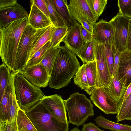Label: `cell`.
I'll return each instance as SVG.
<instances>
[{
	"label": "cell",
	"instance_id": "cell-14",
	"mask_svg": "<svg viewBox=\"0 0 131 131\" xmlns=\"http://www.w3.org/2000/svg\"><path fill=\"white\" fill-rule=\"evenodd\" d=\"M28 15L25 8L17 2L0 9V28L13 21L28 18Z\"/></svg>",
	"mask_w": 131,
	"mask_h": 131
},
{
	"label": "cell",
	"instance_id": "cell-12",
	"mask_svg": "<svg viewBox=\"0 0 131 131\" xmlns=\"http://www.w3.org/2000/svg\"><path fill=\"white\" fill-rule=\"evenodd\" d=\"M41 101L56 119L63 123H69L64 100L61 96L55 94L46 96Z\"/></svg>",
	"mask_w": 131,
	"mask_h": 131
},
{
	"label": "cell",
	"instance_id": "cell-26",
	"mask_svg": "<svg viewBox=\"0 0 131 131\" xmlns=\"http://www.w3.org/2000/svg\"><path fill=\"white\" fill-rule=\"evenodd\" d=\"M18 131H37L25 111L19 108L17 116Z\"/></svg>",
	"mask_w": 131,
	"mask_h": 131
},
{
	"label": "cell",
	"instance_id": "cell-16",
	"mask_svg": "<svg viewBox=\"0 0 131 131\" xmlns=\"http://www.w3.org/2000/svg\"><path fill=\"white\" fill-rule=\"evenodd\" d=\"M80 25L77 21L69 28L67 35L62 41L68 49L75 54L81 50L85 43L81 36Z\"/></svg>",
	"mask_w": 131,
	"mask_h": 131
},
{
	"label": "cell",
	"instance_id": "cell-15",
	"mask_svg": "<svg viewBox=\"0 0 131 131\" xmlns=\"http://www.w3.org/2000/svg\"><path fill=\"white\" fill-rule=\"evenodd\" d=\"M126 79L117 73L113 76L107 85L101 88L114 100L119 103L126 91L127 86Z\"/></svg>",
	"mask_w": 131,
	"mask_h": 131
},
{
	"label": "cell",
	"instance_id": "cell-28",
	"mask_svg": "<svg viewBox=\"0 0 131 131\" xmlns=\"http://www.w3.org/2000/svg\"><path fill=\"white\" fill-rule=\"evenodd\" d=\"M45 1L48 7L50 19L55 27L67 26L57 11L52 0H45Z\"/></svg>",
	"mask_w": 131,
	"mask_h": 131
},
{
	"label": "cell",
	"instance_id": "cell-38",
	"mask_svg": "<svg viewBox=\"0 0 131 131\" xmlns=\"http://www.w3.org/2000/svg\"><path fill=\"white\" fill-rule=\"evenodd\" d=\"M31 4L35 5L40 11L50 19L48 7L45 0H32Z\"/></svg>",
	"mask_w": 131,
	"mask_h": 131
},
{
	"label": "cell",
	"instance_id": "cell-45",
	"mask_svg": "<svg viewBox=\"0 0 131 131\" xmlns=\"http://www.w3.org/2000/svg\"><path fill=\"white\" fill-rule=\"evenodd\" d=\"M131 93V83L129 85L127 86L126 91L124 94V95L121 101L120 102L119 106L120 107L122 103L124 102L125 100L127 99L129 95Z\"/></svg>",
	"mask_w": 131,
	"mask_h": 131
},
{
	"label": "cell",
	"instance_id": "cell-40",
	"mask_svg": "<svg viewBox=\"0 0 131 131\" xmlns=\"http://www.w3.org/2000/svg\"><path fill=\"white\" fill-rule=\"evenodd\" d=\"M81 34L85 43L91 41L94 37L93 35L89 32L81 24L80 25Z\"/></svg>",
	"mask_w": 131,
	"mask_h": 131
},
{
	"label": "cell",
	"instance_id": "cell-11",
	"mask_svg": "<svg viewBox=\"0 0 131 131\" xmlns=\"http://www.w3.org/2000/svg\"><path fill=\"white\" fill-rule=\"evenodd\" d=\"M19 72L29 81L38 87L44 88L49 85L50 77L40 63L31 67H26Z\"/></svg>",
	"mask_w": 131,
	"mask_h": 131
},
{
	"label": "cell",
	"instance_id": "cell-8",
	"mask_svg": "<svg viewBox=\"0 0 131 131\" xmlns=\"http://www.w3.org/2000/svg\"><path fill=\"white\" fill-rule=\"evenodd\" d=\"M90 98L95 105L105 113L118 114L119 109L118 103L112 98L101 88H94Z\"/></svg>",
	"mask_w": 131,
	"mask_h": 131
},
{
	"label": "cell",
	"instance_id": "cell-29",
	"mask_svg": "<svg viewBox=\"0 0 131 131\" xmlns=\"http://www.w3.org/2000/svg\"><path fill=\"white\" fill-rule=\"evenodd\" d=\"M15 72H14L12 82L10 102L9 110L8 122H12L17 119L19 107L16 99L14 87V79Z\"/></svg>",
	"mask_w": 131,
	"mask_h": 131
},
{
	"label": "cell",
	"instance_id": "cell-31",
	"mask_svg": "<svg viewBox=\"0 0 131 131\" xmlns=\"http://www.w3.org/2000/svg\"><path fill=\"white\" fill-rule=\"evenodd\" d=\"M51 47V41H49L34 54L28 61L26 67H31L40 63L46 52Z\"/></svg>",
	"mask_w": 131,
	"mask_h": 131
},
{
	"label": "cell",
	"instance_id": "cell-9",
	"mask_svg": "<svg viewBox=\"0 0 131 131\" xmlns=\"http://www.w3.org/2000/svg\"><path fill=\"white\" fill-rule=\"evenodd\" d=\"M68 7L72 16L77 21L84 18L94 25L98 19L94 12L91 0H70Z\"/></svg>",
	"mask_w": 131,
	"mask_h": 131
},
{
	"label": "cell",
	"instance_id": "cell-34",
	"mask_svg": "<svg viewBox=\"0 0 131 131\" xmlns=\"http://www.w3.org/2000/svg\"><path fill=\"white\" fill-rule=\"evenodd\" d=\"M131 106V93L121 104L116 116L117 122L125 120L126 116Z\"/></svg>",
	"mask_w": 131,
	"mask_h": 131
},
{
	"label": "cell",
	"instance_id": "cell-36",
	"mask_svg": "<svg viewBox=\"0 0 131 131\" xmlns=\"http://www.w3.org/2000/svg\"><path fill=\"white\" fill-rule=\"evenodd\" d=\"M94 12L98 18L103 13L107 4V0H91Z\"/></svg>",
	"mask_w": 131,
	"mask_h": 131
},
{
	"label": "cell",
	"instance_id": "cell-5",
	"mask_svg": "<svg viewBox=\"0 0 131 131\" xmlns=\"http://www.w3.org/2000/svg\"><path fill=\"white\" fill-rule=\"evenodd\" d=\"M25 112L37 131H69V123L54 118L41 100Z\"/></svg>",
	"mask_w": 131,
	"mask_h": 131
},
{
	"label": "cell",
	"instance_id": "cell-41",
	"mask_svg": "<svg viewBox=\"0 0 131 131\" xmlns=\"http://www.w3.org/2000/svg\"><path fill=\"white\" fill-rule=\"evenodd\" d=\"M87 30L93 35L94 25L87 20L84 18L81 17L77 21Z\"/></svg>",
	"mask_w": 131,
	"mask_h": 131
},
{
	"label": "cell",
	"instance_id": "cell-43",
	"mask_svg": "<svg viewBox=\"0 0 131 131\" xmlns=\"http://www.w3.org/2000/svg\"><path fill=\"white\" fill-rule=\"evenodd\" d=\"M126 50L131 51V19H129Z\"/></svg>",
	"mask_w": 131,
	"mask_h": 131
},
{
	"label": "cell",
	"instance_id": "cell-4",
	"mask_svg": "<svg viewBox=\"0 0 131 131\" xmlns=\"http://www.w3.org/2000/svg\"><path fill=\"white\" fill-rule=\"evenodd\" d=\"M69 118L68 122L77 127L84 124L88 118L94 115L93 105L83 94L78 92L64 100Z\"/></svg>",
	"mask_w": 131,
	"mask_h": 131
},
{
	"label": "cell",
	"instance_id": "cell-46",
	"mask_svg": "<svg viewBox=\"0 0 131 131\" xmlns=\"http://www.w3.org/2000/svg\"><path fill=\"white\" fill-rule=\"evenodd\" d=\"M125 119L131 120V106L126 116Z\"/></svg>",
	"mask_w": 131,
	"mask_h": 131
},
{
	"label": "cell",
	"instance_id": "cell-7",
	"mask_svg": "<svg viewBox=\"0 0 131 131\" xmlns=\"http://www.w3.org/2000/svg\"><path fill=\"white\" fill-rule=\"evenodd\" d=\"M129 19L118 13L109 21L114 30V46L121 52L126 50Z\"/></svg>",
	"mask_w": 131,
	"mask_h": 131
},
{
	"label": "cell",
	"instance_id": "cell-35",
	"mask_svg": "<svg viewBox=\"0 0 131 131\" xmlns=\"http://www.w3.org/2000/svg\"><path fill=\"white\" fill-rule=\"evenodd\" d=\"M118 13L128 18H131V0L118 1Z\"/></svg>",
	"mask_w": 131,
	"mask_h": 131
},
{
	"label": "cell",
	"instance_id": "cell-6",
	"mask_svg": "<svg viewBox=\"0 0 131 131\" xmlns=\"http://www.w3.org/2000/svg\"><path fill=\"white\" fill-rule=\"evenodd\" d=\"M46 27L37 29L33 28L28 24L26 26L21 36L18 47L15 72L19 71L26 67L29 60L31 45Z\"/></svg>",
	"mask_w": 131,
	"mask_h": 131
},
{
	"label": "cell",
	"instance_id": "cell-20",
	"mask_svg": "<svg viewBox=\"0 0 131 131\" xmlns=\"http://www.w3.org/2000/svg\"><path fill=\"white\" fill-rule=\"evenodd\" d=\"M13 72L10 74L9 83L7 86L1 99L0 100V121L8 122L10 102V93Z\"/></svg>",
	"mask_w": 131,
	"mask_h": 131
},
{
	"label": "cell",
	"instance_id": "cell-44",
	"mask_svg": "<svg viewBox=\"0 0 131 131\" xmlns=\"http://www.w3.org/2000/svg\"><path fill=\"white\" fill-rule=\"evenodd\" d=\"M17 2L16 0H0V9L9 6Z\"/></svg>",
	"mask_w": 131,
	"mask_h": 131
},
{
	"label": "cell",
	"instance_id": "cell-13",
	"mask_svg": "<svg viewBox=\"0 0 131 131\" xmlns=\"http://www.w3.org/2000/svg\"><path fill=\"white\" fill-rule=\"evenodd\" d=\"M93 36L99 44L114 46V30L109 22L102 19L96 23L93 26Z\"/></svg>",
	"mask_w": 131,
	"mask_h": 131
},
{
	"label": "cell",
	"instance_id": "cell-10",
	"mask_svg": "<svg viewBox=\"0 0 131 131\" xmlns=\"http://www.w3.org/2000/svg\"><path fill=\"white\" fill-rule=\"evenodd\" d=\"M95 61L98 87H105L112 77L108 69L104 46L103 45L99 44L97 42L95 50Z\"/></svg>",
	"mask_w": 131,
	"mask_h": 131
},
{
	"label": "cell",
	"instance_id": "cell-32",
	"mask_svg": "<svg viewBox=\"0 0 131 131\" xmlns=\"http://www.w3.org/2000/svg\"><path fill=\"white\" fill-rule=\"evenodd\" d=\"M68 29L67 26L55 28L51 40L52 47L60 45V43L67 35Z\"/></svg>",
	"mask_w": 131,
	"mask_h": 131
},
{
	"label": "cell",
	"instance_id": "cell-22",
	"mask_svg": "<svg viewBox=\"0 0 131 131\" xmlns=\"http://www.w3.org/2000/svg\"><path fill=\"white\" fill-rule=\"evenodd\" d=\"M96 43L94 38L91 41L85 43L81 50L75 54L83 63L86 64L95 60Z\"/></svg>",
	"mask_w": 131,
	"mask_h": 131
},
{
	"label": "cell",
	"instance_id": "cell-23",
	"mask_svg": "<svg viewBox=\"0 0 131 131\" xmlns=\"http://www.w3.org/2000/svg\"><path fill=\"white\" fill-rule=\"evenodd\" d=\"M95 120L98 126L112 131H131V126L112 122L101 115L97 117Z\"/></svg>",
	"mask_w": 131,
	"mask_h": 131
},
{
	"label": "cell",
	"instance_id": "cell-18",
	"mask_svg": "<svg viewBox=\"0 0 131 131\" xmlns=\"http://www.w3.org/2000/svg\"><path fill=\"white\" fill-rule=\"evenodd\" d=\"M55 28L53 24L47 27L34 41L30 48L29 60L48 42L51 41L52 35Z\"/></svg>",
	"mask_w": 131,
	"mask_h": 131
},
{
	"label": "cell",
	"instance_id": "cell-17",
	"mask_svg": "<svg viewBox=\"0 0 131 131\" xmlns=\"http://www.w3.org/2000/svg\"><path fill=\"white\" fill-rule=\"evenodd\" d=\"M28 20L29 24L37 29L45 28L52 24L50 19L32 4H31Z\"/></svg>",
	"mask_w": 131,
	"mask_h": 131
},
{
	"label": "cell",
	"instance_id": "cell-1",
	"mask_svg": "<svg viewBox=\"0 0 131 131\" xmlns=\"http://www.w3.org/2000/svg\"><path fill=\"white\" fill-rule=\"evenodd\" d=\"M28 24L25 18L12 22L0 28V56L3 63L15 72L16 55L23 32Z\"/></svg>",
	"mask_w": 131,
	"mask_h": 131
},
{
	"label": "cell",
	"instance_id": "cell-27",
	"mask_svg": "<svg viewBox=\"0 0 131 131\" xmlns=\"http://www.w3.org/2000/svg\"><path fill=\"white\" fill-rule=\"evenodd\" d=\"M85 70L90 89L91 93L94 88L98 87L97 82V70L95 61L86 64Z\"/></svg>",
	"mask_w": 131,
	"mask_h": 131
},
{
	"label": "cell",
	"instance_id": "cell-25",
	"mask_svg": "<svg viewBox=\"0 0 131 131\" xmlns=\"http://www.w3.org/2000/svg\"><path fill=\"white\" fill-rule=\"evenodd\" d=\"M86 64L83 63L78 69L74 77V83L88 94H91L86 74Z\"/></svg>",
	"mask_w": 131,
	"mask_h": 131
},
{
	"label": "cell",
	"instance_id": "cell-47",
	"mask_svg": "<svg viewBox=\"0 0 131 131\" xmlns=\"http://www.w3.org/2000/svg\"><path fill=\"white\" fill-rule=\"evenodd\" d=\"M70 131H81L77 127L73 128Z\"/></svg>",
	"mask_w": 131,
	"mask_h": 131
},
{
	"label": "cell",
	"instance_id": "cell-30",
	"mask_svg": "<svg viewBox=\"0 0 131 131\" xmlns=\"http://www.w3.org/2000/svg\"><path fill=\"white\" fill-rule=\"evenodd\" d=\"M9 68L4 63L0 66V100L3 96L5 89L8 85L11 73Z\"/></svg>",
	"mask_w": 131,
	"mask_h": 131
},
{
	"label": "cell",
	"instance_id": "cell-37",
	"mask_svg": "<svg viewBox=\"0 0 131 131\" xmlns=\"http://www.w3.org/2000/svg\"><path fill=\"white\" fill-rule=\"evenodd\" d=\"M0 131H18L17 120L12 122L0 121Z\"/></svg>",
	"mask_w": 131,
	"mask_h": 131
},
{
	"label": "cell",
	"instance_id": "cell-21",
	"mask_svg": "<svg viewBox=\"0 0 131 131\" xmlns=\"http://www.w3.org/2000/svg\"><path fill=\"white\" fill-rule=\"evenodd\" d=\"M57 11L69 28L77 22L68 7L67 0H52Z\"/></svg>",
	"mask_w": 131,
	"mask_h": 131
},
{
	"label": "cell",
	"instance_id": "cell-24",
	"mask_svg": "<svg viewBox=\"0 0 131 131\" xmlns=\"http://www.w3.org/2000/svg\"><path fill=\"white\" fill-rule=\"evenodd\" d=\"M60 45H59L50 48L46 52L40 63L45 68L50 77L55 59L60 50Z\"/></svg>",
	"mask_w": 131,
	"mask_h": 131
},
{
	"label": "cell",
	"instance_id": "cell-33",
	"mask_svg": "<svg viewBox=\"0 0 131 131\" xmlns=\"http://www.w3.org/2000/svg\"><path fill=\"white\" fill-rule=\"evenodd\" d=\"M103 45L105 52L108 66L112 77L113 69L115 47L110 45Z\"/></svg>",
	"mask_w": 131,
	"mask_h": 131
},
{
	"label": "cell",
	"instance_id": "cell-42",
	"mask_svg": "<svg viewBox=\"0 0 131 131\" xmlns=\"http://www.w3.org/2000/svg\"><path fill=\"white\" fill-rule=\"evenodd\" d=\"M81 131H104L100 129L95 124L90 122L83 125Z\"/></svg>",
	"mask_w": 131,
	"mask_h": 131
},
{
	"label": "cell",
	"instance_id": "cell-2",
	"mask_svg": "<svg viewBox=\"0 0 131 131\" xmlns=\"http://www.w3.org/2000/svg\"><path fill=\"white\" fill-rule=\"evenodd\" d=\"M80 67L76 54L65 46H60L52 68L49 87L59 89L67 86Z\"/></svg>",
	"mask_w": 131,
	"mask_h": 131
},
{
	"label": "cell",
	"instance_id": "cell-19",
	"mask_svg": "<svg viewBox=\"0 0 131 131\" xmlns=\"http://www.w3.org/2000/svg\"><path fill=\"white\" fill-rule=\"evenodd\" d=\"M117 73L126 79L128 86L131 83V51L126 50L122 52Z\"/></svg>",
	"mask_w": 131,
	"mask_h": 131
},
{
	"label": "cell",
	"instance_id": "cell-3",
	"mask_svg": "<svg viewBox=\"0 0 131 131\" xmlns=\"http://www.w3.org/2000/svg\"><path fill=\"white\" fill-rule=\"evenodd\" d=\"M14 84L18 104L25 111L46 96L39 88L30 82L19 72H15Z\"/></svg>",
	"mask_w": 131,
	"mask_h": 131
},
{
	"label": "cell",
	"instance_id": "cell-39",
	"mask_svg": "<svg viewBox=\"0 0 131 131\" xmlns=\"http://www.w3.org/2000/svg\"><path fill=\"white\" fill-rule=\"evenodd\" d=\"M121 53V52L115 48L112 77L118 73Z\"/></svg>",
	"mask_w": 131,
	"mask_h": 131
}]
</instances>
